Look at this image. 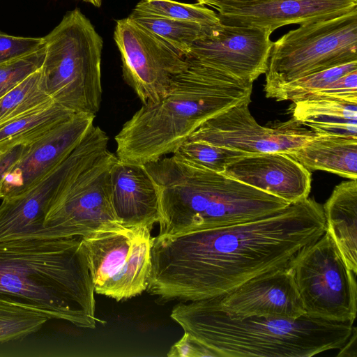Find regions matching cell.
<instances>
[{
    "label": "cell",
    "instance_id": "obj_1",
    "mask_svg": "<svg viewBox=\"0 0 357 357\" xmlns=\"http://www.w3.org/2000/svg\"><path fill=\"white\" fill-rule=\"evenodd\" d=\"M323 206L306 198L255 220L152 238L146 291L164 301L225 294L286 267L326 231Z\"/></svg>",
    "mask_w": 357,
    "mask_h": 357
},
{
    "label": "cell",
    "instance_id": "obj_2",
    "mask_svg": "<svg viewBox=\"0 0 357 357\" xmlns=\"http://www.w3.org/2000/svg\"><path fill=\"white\" fill-rule=\"evenodd\" d=\"M186 59L187 66L165 95L143 104L115 136L119 160L144 165L173 154L206 121L236 105L250 103L252 82Z\"/></svg>",
    "mask_w": 357,
    "mask_h": 357
},
{
    "label": "cell",
    "instance_id": "obj_3",
    "mask_svg": "<svg viewBox=\"0 0 357 357\" xmlns=\"http://www.w3.org/2000/svg\"><path fill=\"white\" fill-rule=\"evenodd\" d=\"M0 299L94 328V287L82 237L0 242Z\"/></svg>",
    "mask_w": 357,
    "mask_h": 357
},
{
    "label": "cell",
    "instance_id": "obj_4",
    "mask_svg": "<svg viewBox=\"0 0 357 357\" xmlns=\"http://www.w3.org/2000/svg\"><path fill=\"white\" fill-rule=\"evenodd\" d=\"M170 317L214 356L221 357H312L340 349L354 327L305 314L296 319L236 317L207 299L181 301Z\"/></svg>",
    "mask_w": 357,
    "mask_h": 357
},
{
    "label": "cell",
    "instance_id": "obj_5",
    "mask_svg": "<svg viewBox=\"0 0 357 357\" xmlns=\"http://www.w3.org/2000/svg\"><path fill=\"white\" fill-rule=\"evenodd\" d=\"M142 165L158 195V236L250 222L290 204L222 173L189 165L174 155Z\"/></svg>",
    "mask_w": 357,
    "mask_h": 357
},
{
    "label": "cell",
    "instance_id": "obj_6",
    "mask_svg": "<svg viewBox=\"0 0 357 357\" xmlns=\"http://www.w3.org/2000/svg\"><path fill=\"white\" fill-rule=\"evenodd\" d=\"M43 86L57 104L73 113L96 115L102 100L103 40L90 20L75 8L43 37Z\"/></svg>",
    "mask_w": 357,
    "mask_h": 357
},
{
    "label": "cell",
    "instance_id": "obj_7",
    "mask_svg": "<svg viewBox=\"0 0 357 357\" xmlns=\"http://www.w3.org/2000/svg\"><path fill=\"white\" fill-rule=\"evenodd\" d=\"M357 9L300 25L273 42L264 91L267 98L305 76L357 61Z\"/></svg>",
    "mask_w": 357,
    "mask_h": 357
},
{
    "label": "cell",
    "instance_id": "obj_8",
    "mask_svg": "<svg viewBox=\"0 0 357 357\" xmlns=\"http://www.w3.org/2000/svg\"><path fill=\"white\" fill-rule=\"evenodd\" d=\"M151 230L112 222L82 237L94 292L120 301L146 290Z\"/></svg>",
    "mask_w": 357,
    "mask_h": 357
},
{
    "label": "cell",
    "instance_id": "obj_9",
    "mask_svg": "<svg viewBox=\"0 0 357 357\" xmlns=\"http://www.w3.org/2000/svg\"><path fill=\"white\" fill-rule=\"evenodd\" d=\"M288 265L292 269L305 314L354 324L357 312L355 274L326 231L301 249Z\"/></svg>",
    "mask_w": 357,
    "mask_h": 357
},
{
    "label": "cell",
    "instance_id": "obj_10",
    "mask_svg": "<svg viewBox=\"0 0 357 357\" xmlns=\"http://www.w3.org/2000/svg\"><path fill=\"white\" fill-rule=\"evenodd\" d=\"M109 137L93 126L59 165L24 193L0 204V242L20 238H54L44 226L55 198L77 173L108 150Z\"/></svg>",
    "mask_w": 357,
    "mask_h": 357
},
{
    "label": "cell",
    "instance_id": "obj_11",
    "mask_svg": "<svg viewBox=\"0 0 357 357\" xmlns=\"http://www.w3.org/2000/svg\"><path fill=\"white\" fill-rule=\"evenodd\" d=\"M117 160L108 149L66 185L44 221L54 238L82 237L119 222L111 201V171Z\"/></svg>",
    "mask_w": 357,
    "mask_h": 357
},
{
    "label": "cell",
    "instance_id": "obj_12",
    "mask_svg": "<svg viewBox=\"0 0 357 357\" xmlns=\"http://www.w3.org/2000/svg\"><path fill=\"white\" fill-rule=\"evenodd\" d=\"M114 39L121 54L123 79L143 104L160 100L187 66L185 56L129 17L116 21Z\"/></svg>",
    "mask_w": 357,
    "mask_h": 357
},
{
    "label": "cell",
    "instance_id": "obj_13",
    "mask_svg": "<svg viewBox=\"0 0 357 357\" xmlns=\"http://www.w3.org/2000/svg\"><path fill=\"white\" fill-rule=\"evenodd\" d=\"M249 102H243L209 119L188 138L241 151L248 154L289 153L302 146L316 133L293 119L264 127L254 119Z\"/></svg>",
    "mask_w": 357,
    "mask_h": 357
},
{
    "label": "cell",
    "instance_id": "obj_14",
    "mask_svg": "<svg viewBox=\"0 0 357 357\" xmlns=\"http://www.w3.org/2000/svg\"><path fill=\"white\" fill-rule=\"evenodd\" d=\"M269 28L219 23L192 45L185 58L197 60L241 80L252 82L265 74L273 41Z\"/></svg>",
    "mask_w": 357,
    "mask_h": 357
},
{
    "label": "cell",
    "instance_id": "obj_15",
    "mask_svg": "<svg viewBox=\"0 0 357 357\" xmlns=\"http://www.w3.org/2000/svg\"><path fill=\"white\" fill-rule=\"evenodd\" d=\"M96 115L75 113L27 149L6 176L2 199L20 195L62 162L94 126Z\"/></svg>",
    "mask_w": 357,
    "mask_h": 357
},
{
    "label": "cell",
    "instance_id": "obj_16",
    "mask_svg": "<svg viewBox=\"0 0 357 357\" xmlns=\"http://www.w3.org/2000/svg\"><path fill=\"white\" fill-rule=\"evenodd\" d=\"M207 300L222 311L236 317L296 319L305 314L289 265L261 274L225 294Z\"/></svg>",
    "mask_w": 357,
    "mask_h": 357
},
{
    "label": "cell",
    "instance_id": "obj_17",
    "mask_svg": "<svg viewBox=\"0 0 357 357\" xmlns=\"http://www.w3.org/2000/svg\"><path fill=\"white\" fill-rule=\"evenodd\" d=\"M225 175L293 204L308 197L311 173L289 154H251L229 165Z\"/></svg>",
    "mask_w": 357,
    "mask_h": 357
},
{
    "label": "cell",
    "instance_id": "obj_18",
    "mask_svg": "<svg viewBox=\"0 0 357 357\" xmlns=\"http://www.w3.org/2000/svg\"><path fill=\"white\" fill-rule=\"evenodd\" d=\"M357 9V0H267L219 10L220 23L267 27L326 20Z\"/></svg>",
    "mask_w": 357,
    "mask_h": 357
},
{
    "label": "cell",
    "instance_id": "obj_19",
    "mask_svg": "<svg viewBox=\"0 0 357 357\" xmlns=\"http://www.w3.org/2000/svg\"><path fill=\"white\" fill-rule=\"evenodd\" d=\"M111 201L119 222L151 229L160 211L155 186L142 165L119 159L111 171Z\"/></svg>",
    "mask_w": 357,
    "mask_h": 357
},
{
    "label": "cell",
    "instance_id": "obj_20",
    "mask_svg": "<svg viewBox=\"0 0 357 357\" xmlns=\"http://www.w3.org/2000/svg\"><path fill=\"white\" fill-rule=\"evenodd\" d=\"M292 102L291 119L314 132L357 138V102L311 96Z\"/></svg>",
    "mask_w": 357,
    "mask_h": 357
},
{
    "label": "cell",
    "instance_id": "obj_21",
    "mask_svg": "<svg viewBox=\"0 0 357 357\" xmlns=\"http://www.w3.org/2000/svg\"><path fill=\"white\" fill-rule=\"evenodd\" d=\"M326 231L348 268L357 273V181L337 185L323 206Z\"/></svg>",
    "mask_w": 357,
    "mask_h": 357
},
{
    "label": "cell",
    "instance_id": "obj_22",
    "mask_svg": "<svg viewBox=\"0 0 357 357\" xmlns=\"http://www.w3.org/2000/svg\"><path fill=\"white\" fill-rule=\"evenodd\" d=\"M307 169L357 179V138L317 134L289 153Z\"/></svg>",
    "mask_w": 357,
    "mask_h": 357
},
{
    "label": "cell",
    "instance_id": "obj_23",
    "mask_svg": "<svg viewBox=\"0 0 357 357\" xmlns=\"http://www.w3.org/2000/svg\"><path fill=\"white\" fill-rule=\"evenodd\" d=\"M74 114L52 102L0 125V153L31 144Z\"/></svg>",
    "mask_w": 357,
    "mask_h": 357
},
{
    "label": "cell",
    "instance_id": "obj_24",
    "mask_svg": "<svg viewBox=\"0 0 357 357\" xmlns=\"http://www.w3.org/2000/svg\"><path fill=\"white\" fill-rule=\"evenodd\" d=\"M129 17L185 57L193 43L212 26L193 22L140 15L133 12Z\"/></svg>",
    "mask_w": 357,
    "mask_h": 357
},
{
    "label": "cell",
    "instance_id": "obj_25",
    "mask_svg": "<svg viewBox=\"0 0 357 357\" xmlns=\"http://www.w3.org/2000/svg\"><path fill=\"white\" fill-rule=\"evenodd\" d=\"M52 102L43 86L40 68L0 98V125Z\"/></svg>",
    "mask_w": 357,
    "mask_h": 357
},
{
    "label": "cell",
    "instance_id": "obj_26",
    "mask_svg": "<svg viewBox=\"0 0 357 357\" xmlns=\"http://www.w3.org/2000/svg\"><path fill=\"white\" fill-rule=\"evenodd\" d=\"M246 153L199 141L184 142L173 153L176 158L189 165L218 173H223L231 162L248 155Z\"/></svg>",
    "mask_w": 357,
    "mask_h": 357
},
{
    "label": "cell",
    "instance_id": "obj_27",
    "mask_svg": "<svg viewBox=\"0 0 357 357\" xmlns=\"http://www.w3.org/2000/svg\"><path fill=\"white\" fill-rule=\"evenodd\" d=\"M132 12L208 26H214L220 22L216 13L197 3L190 4L174 0H141Z\"/></svg>",
    "mask_w": 357,
    "mask_h": 357
},
{
    "label": "cell",
    "instance_id": "obj_28",
    "mask_svg": "<svg viewBox=\"0 0 357 357\" xmlns=\"http://www.w3.org/2000/svg\"><path fill=\"white\" fill-rule=\"evenodd\" d=\"M48 319L31 308L0 299V344L24 339L38 331Z\"/></svg>",
    "mask_w": 357,
    "mask_h": 357
},
{
    "label": "cell",
    "instance_id": "obj_29",
    "mask_svg": "<svg viewBox=\"0 0 357 357\" xmlns=\"http://www.w3.org/2000/svg\"><path fill=\"white\" fill-rule=\"evenodd\" d=\"M357 70V61H351L296 79L279 89L271 97L277 101H295L309 96L342 75Z\"/></svg>",
    "mask_w": 357,
    "mask_h": 357
},
{
    "label": "cell",
    "instance_id": "obj_30",
    "mask_svg": "<svg viewBox=\"0 0 357 357\" xmlns=\"http://www.w3.org/2000/svg\"><path fill=\"white\" fill-rule=\"evenodd\" d=\"M45 54L44 44L43 47L31 54L0 64V98L40 69Z\"/></svg>",
    "mask_w": 357,
    "mask_h": 357
},
{
    "label": "cell",
    "instance_id": "obj_31",
    "mask_svg": "<svg viewBox=\"0 0 357 357\" xmlns=\"http://www.w3.org/2000/svg\"><path fill=\"white\" fill-rule=\"evenodd\" d=\"M43 46V38L14 36L0 31V64L31 54Z\"/></svg>",
    "mask_w": 357,
    "mask_h": 357
},
{
    "label": "cell",
    "instance_id": "obj_32",
    "mask_svg": "<svg viewBox=\"0 0 357 357\" xmlns=\"http://www.w3.org/2000/svg\"><path fill=\"white\" fill-rule=\"evenodd\" d=\"M311 96L340 98L357 102V70L342 75L306 98Z\"/></svg>",
    "mask_w": 357,
    "mask_h": 357
},
{
    "label": "cell",
    "instance_id": "obj_33",
    "mask_svg": "<svg viewBox=\"0 0 357 357\" xmlns=\"http://www.w3.org/2000/svg\"><path fill=\"white\" fill-rule=\"evenodd\" d=\"M169 357L214 356L213 353L201 344L188 333L174 344L167 353Z\"/></svg>",
    "mask_w": 357,
    "mask_h": 357
},
{
    "label": "cell",
    "instance_id": "obj_34",
    "mask_svg": "<svg viewBox=\"0 0 357 357\" xmlns=\"http://www.w3.org/2000/svg\"><path fill=\"white\" fill-rule=\"evenodd\" d=\"M27 146H17L0 153V198L3 180L10 170L25 152Z\"/></svg>",
    "mask_w": 357,
    "mask_h": 357
},
{
    "label": "cell",
    "instance_id": "obj_35",
    "mask_svg": "<svg viewBox=\"0 0 357 357\" xmlns=\"http://www.w3.org/2000/svg\"><path fill=\"white\" fill-rule=\"evenodd\" d=\"M264 1L267 0H197V3L201 5L209 6L219 11L226 8Z\"/></svg>",
    "mask_w": 357,
    "mask_h": 357
},
{
    "label": "cell",
    "instance_id": "obj_36",
    "mask_svg": "<svg viewBox=\"0 0 357 357\" xmlns=\"http://www.w3.org/2000/svg\"><path fill=\"white\" fill-rule=\"evenodd\" d=\"M357 332L356 328L354 327L352 333L347 342L340 349L337 356L356 357L357 350Z\"/></svg>",
    "mask_w": 357,
    "mask_h": 357
},
{
    "label": "cell",
    "instance_id": "obj_37",
    "mask_svg": "<svg viewBox=\"0 0 357 357\" xmlns=\"http://www.w3.org/2000/svg\"><path fill=\"white\" fill-rule=\"evenodd\" d=\"M84 2L89 3L96 7H100L102 4V0H82Z\"/></svg>",
    "mask_w": 357,
    "mask_h": 357
}]
</instances>
